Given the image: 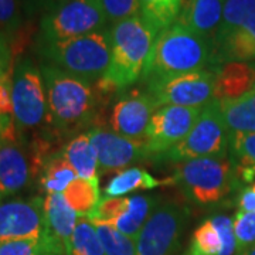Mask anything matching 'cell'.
Here are the masks:
<instances>
[{
  "label": "cell",
  "mask_w": 255,
  "mask_h": 255,
  "mask_svg": "<svg viewBox=\"0 0 255 255\" xmlns=\"http://www.w3.org/2000/svg\"><path fill=\"white\" fill-rule=\"evenodd\" d=\"M44 236L57 255H71V241L78 220L63 194H46L43 197Z\"/></svg>",
  "instance_id": "cell-16"
},
{
  "label": "cell",
  "mask_w": 255,
  "mask_h": 255,
  "mask_svg": "<svg viewBox=\"0 0 255 255\" xmlns=\"http://www.w3.org/2000/svg\"><path fill=\"white\" fill-rule=\"evenodd\" d=\"M238 255H255V246L247 248L243 253H238Z\"/></svg>",
  "instance_id": "cell-39"
},
{
  "label": "cell",
  "mask_w": 255,
  "mask_h": 255,
  "mask_svg": "<svg viewBox=\"0 0 255 255\" xmlns=\"http://www.w3.org/2000/svg\"><path fill=\"white\" fill-rule=\"evenodd\" d=\"M230 155L240 183L255 180V132L230 133Z\"/></svg>",
  "instance_id": "cell-23"
},
{
  "label": "cell",
  "mask_w": 255,
  "mask_h": 255,
  "mask_svg": "<svg viewBox=\"0 0 255 255\" xmlns=\"http://www.w3.org/2000/svg\"><path fill=\"white\" fill-rule=\"evenodd\" d=\"M107 21L102 0H65L43 16L40 41L87 36L104 30Z\"/></svg>",
  "instance_id": "cell-8"
},
{
  "label": "cell",
  "mask_w": 255,
  "mask_h": 255,
  "mask_svg": "<svg viewBox=\"0 0 255 255\" xmlns=\"http://www.w3.org/2000/svg\"><path fill=\"white\" fill-rule=\"evenodd\" d=\"M40 71L46 87V125L55 135H70L97 122L102 101L91 82L51 64H43Z\"/></svg>",
  "instance_id": "cell-1"
},
{
  "label": "cell",
  "mask_w": 255,
  "mask_h": 255,
  "mask_svg": "<svg viewBox=\"0 0 255 255\" xmlns=\"http://www.w3.org/2000/svg\"><path fill=\"white\" fill-rule=\"evenodd\" d=\"M230 130L223 117L221 104L211 101L203 107L201 114L190 133L179 145L170 149L157 162H187L201 157H227Z\"/></svg>",
  "instance_id": "cell-7"
},
{
  "label": "cell",
  "mask_w": 255,
  "mask_h": 255,
  "mask_svg": "<svg viewBox=\"0 0 255 255\" xmlns=\"http://www.w3.org/2000/svg\"><path fill=\"white\" fill-rule=\"evenodd\" d=\"M58 1H65V0H58Z\"/></svg>",
  "instance_id": "cell-40"
},
{
  "label": "cell",
  "mask_w": 255,
  "mask_h": 255,
  "mask_svg": "<svg viewBox=\"0 0 255 255\" xmlns=\"http://www.w3.org/2000/svg\"><path fill=\"white\" fill-rule=\"evenodd\" d=\"M172 183L190 201L207 206L227 197L240 182L234 164L227 157H201L177 164Z\"/></svg>",
  "instance_id": "cell-6"
},
{
  "label": "cell",
  "mask_w": 255,
  "mask_h": 255,
  "mask_svg": "<svg viewBox=\"0 0 255 255\" xmlns=\"http://www.w3.org/2000/svg\"><path fill=\"white\" fill-rule=\"evenodd\" d=\"M88 135L97 153L100 174L121 172L129 164L149 159L145 140L124 137L101 127L91 128Z\"/></svg>",
  "instance_id": "cell-13"
},
{
  "label": "cell",
  "mask_w": 255,
  "mask_h": 255,
  "mask_svg": "<svg viewBox=\"0 0 255 255\" xmlns=\"http://www.w3.org/2000/svg\"><path fill=\"white\" fill-rule=\"evenodd\" d=\"M233 226L238 253L255 246V213L237 211L233 220Z\"/></svg>",
  "instance_id": "cell-32"
},
{
  "label": "cell",
  "mask_w": 255,
  "mask_h": 255,
  "mask_svg": "<svg viewBox=\"0 0 255 255\" xmlns=\"http://www.w3.org/2000/svg\"><path fill=\"white\" fill-rule=\"evenodd\" d=\"M237 250L233 220L217 216L196 228L184 255H233Z\"/></svg>",
  "instance_id": "cell-17"
},
{
  "label": "cell",
  "mask_w": 255,
  "mask_h": 255,
  "mask_svg": "<svg viewBox=\"0 0 255 255\" xmlns=\"http://www.w3.org/2000/svg\"><path fill=\"white\" fill-rule=\"evenodd\" d=\"M67 204L78 216H91L101 203L100 180L77 177L63 193Z\"/></svg>",
  "instance_id": "cell-27"
},
{
  "label": "cell",
  "mask_w": 255,
  "mask_h": 255,
  "mask_svg": "<svg viewBox=\"0 0 255 255\" xmlns=\"http://www.w3.org/2000/svg\"><path fill=\"white\" fill-rule=\"evenodd\" d=\"M255 63V0H226L211 44V70L226 63Z\"/></svg>",
  "instance_id": "cell-5"
},
{
  "label": "cell",
  "mask_w": 255,
  "mask_h": 255,
  "mask_svg": "<svg viewBox=\"0 0 255 255\" xmlns=\"http://www.w3.org/2000/svg\"><path fill=\"white\" fill-rule=\"evenodd\" d=\"M226 0H183L176 23L190 28L210 44L217 34Z\"/></svg>",
  "instance_id": "cell-18"
},
{
  "label": "cell",
  "mask_w": 255,
  "mask_h": 255,
  "mask_svg": "<svg viewBox=\"0 0 255 255\" xmlns=\"http://www.w3.org/2000/svg\"><path fill=\"white\" fill-rule=\"evenodd\" d=\"M164 183H172V179L159 180L140 167H130V169H124L115 174L107 184L104 193L107 197H124L125 194L136 190L155 189Z\"/></svg>",
  "instance_id": "cell-22"
},
{
  "label": "cell",
  "mask_w": 255,
  "mask_h": 255,
  "mask_svg": "<svg viewBox=\"0 0 255 255\" xmlns=\"http://www.w3.org/2000/svg\"><path fill=\"white\" fill-rule=\"evenodd\" d=\"M189 217V210L166 203L147 219L136 240V255H170Z\"/></svg>",
  "instance_id": "cell-12"
},
{
  "label": "cell",
  "mask_w": 255,
  "mask_h": 255,
  "mask_svg": "<svg viewBox=\"0 0 255 255\" xmlns=\"http://www.w3.org/2000/svg\"><path fill=\"white\" fill-rule=\"evenodd\" d=\"M38 51L47 64L85 81L97 82L111 63L110 30L65 40L40 41Z\"/></svg>",
  "instance_id": "cell-4"
},
{
  "label": "cell",
  "mask_w": 255,
  "mask_h": 255,
  "mask_svg": "<svg viewBox=\"0 0 255 255\" xmlns=\"http://www.w3.org/2000/svg\"><path fill=\"white\" fill-rule=\"evenodd\" d=\"M153 206H155V200L147 196L128 197V209L125 210V213H122L118 219H115L108 224L114 226L119 233L135 241L147 221L150 211L153 210Z\"/></svg>",
  "instance_id": "cell-25"
},
{
  "label": "cell",
  "mask_w": 255,
  "mask_h": 255,
  "mask_svg": "<svg viewBox=\"0 0 255 255\" xmlns=\"http://www.w3.org/2000/svg\"><path fill=\"white\" fill-rule=\"evenodd\" d=\"M47 255H53V254H47Z\"/></svg>",
  "instance_id": "cell-41"
},
{
  "label": "cell",
  "mask_w": 255,
  "mask_h": 255,
  "mask_svg": "<svg viewBox=\"0 0 255 255\" xmlns=\"http://www.w3.org/2000/svg\"><path fill=\"white\" fill-rule=\"evenodd\" d=\"M21 26V13L18 0H0V34L16 36Z\"/></svg>",
  "instance_id": "cell-33"
},
{
  "label": "cell",
  "mask_w": 255,
  "mask_h": 255,
  "mask_svg": "<svg viewBox=\"0 0 255 255\" xmlns=\"http://www.w3.org/2000/svg\"><path fill=\"white\" fill-rule=\"evenodd\" d=\"M203 108L160 107L153 114L146 132L145 143L149 159L159 160L190 133Z\"/></svg>",
  "instance_id": "cell-11"
},
{
  "label": "cell",
  "mask_w": 255,
  "mask_h": 255,
  "mask_svg": "<svg viewBox=\"0 0 255 255\" xmlns=\"http://www.w3.org/2000/svg\"><path fill=\"white\" fill-rule=\"evenodd\" d=\"M214 84L216 73L201 70L147 82L146 92L159 108L166 105L203 108L214 101Z\"/></svg>",
  "instance_id": "cell-10"
},
{
  "label": "cell",
  "mask_w": 255,
  "mask_h": 255,
  "mask_svg": "<svg viewBox=\"0 0 255 255\" xmlns=\"http://www.w3.org/2000/svg\"><path fill=\"white\" fill-rule=\"evenodd\" d=\"M91 221L97 228V233L107 255H136V247L130 238L119 233L117 228L108 223L97 220Z\"/></svg>",
  "instance_id": "cell-30"
},
{
  "label": "cell",
  "mask_w": 255,
  "mask_h": 255,
  "mask_svg": "<svg viewBox=\"0 0 255 255\" xmlns=\"http://www.w3.org/2000/svg\"><path fill=\"white\" fill-rule=\"evenodd\" d=\"M13 68V64L11 61H4V60H0V78L4 75V74L10 71ZM0 142H1V132H0Z\"/></svg>",
  "instance_id": "cell-38"
},
{
  "label": "cell",
  "mask_w": 255,
  "mask_h": 255,
  "mask_svg": "<svg viewBox=\"0 0 255 255\" xmlns=\"http://www.w3.org/2000/svg\"><path fill=\"white\" fill-rule=\"evenodd\" d=\"M102 6L112 24L139 14V0H102Z\"/></svg>",
  "instance_id": "cell-34"
},
{
  "label": "cell",
  "mask_w": 255,
  "mask_h": 255,
  "mask_svg": "<svg viewBox=\"0 0 255 255\" xmlns=\"http://www.w3.org/2000/svg\"><path fill=\"white\" fill-rule=\"evenodd\" d=\"M214 73V100L221 104L243 98L255 85V63H226L217 67Z\"/></svg>",
  "instance_id": "cell-20"
},
{
  "label": "cell",
  "mask_w": 255,
  "mask_h": 255,
  "mask_svg": "<svg viewBox=\"0 0 255 255\" xmlns=\"http://www.w3.org/2000/svg\"><path fill=\"white\" fill-rule=\"evenodd\" d=\"M33 166L17 142H0V201L16 194L30 180Z\"/></svg>",
  "instance_id": "cell-19"
},
{
  "label": "cell",
  "mask_w": 255,
  "mask_h": 255,
  "mask_svg": "<svg viewBox=\"0 0 255 255\" xmlns=\"http://www.w3.org/2000/svg\"><path fill=\"white\" fill-rule=\"evenodd\" d=\"M11 98L18 136L46 124L47 97L43 75L28 58H21L13 67Z\"/></svg>",
  "instance_id": "cell-9"
},
{
  "label": "cell",
  "mask_w": 255,
  "mask_h": 255,
  "mask_svg": "<svg viewBox=\"0 0 255 255\" xmlns=\"http://www.w3.org/2000/svg\"><path fill=\"white\" fill-rule=\"evenodd\" d=\"M157 110V104L147 92L136 90L125 92L112 107L111 129L121 136L145 140L149 122Z\"/></svg>",
  "instance_id": "cell-14"
},
{
  "label": "cell",
  "mask_w": 255,
  "mask_h": 255,
  "mask_svg": "<svg viewBox=\"0 0 255 255\" xmlns=\"http://www.w3.org/2000/svg\"><path fill=\"white\" fill-rule=\"evenodd\" d=\"M77 177L73 166L64 159L60 150L48 156L41 166L40 187L46 194H63Z\"/></svg>",
  "instance_id": "cell-24"
},
{
  "label": "cell",
  "mask_w": 255,
  "mask_h": 255,
  "mask_svg": "<svg viewBox=\"0 0 255 255\" xmlns=\"http://www.w3.org/2000/svg\"><path fill=\"white\" fill-rule=\"evenodd\" d=\"M182 4L183 0H139V14L159 34L176 21Z\"/></svg>",
  "instance_id": "cell-28"
},
{
  "label": "cell",
  "mask_w": 255,
  "mask_h": 255,
  "mask_svg": "<svg viewBox=\"0 0 255 255\" xmlns=\"http://www.w3.org/2000/svg\"><path fill=\"white\" fill-rule=\"evenodd\" d=\"M201 70H211V44L174 21L156 36L142 80L147 84Z\"/></svg>",
  "instance_id": "cell-3"
},
{
  "label": "cell",
  "mask_w": 255,
  "mask_h": 255,
  "mask_svg": "<svg viewBox=\"0 0 255 255\" xmlns=\"http://www.w3.org/2000/svg\"><path fill=\"white\" fill-rule=\"evenodd\" d=\"M61 155L73 166L78 177L87 180H98V159L91 145L88 132L73 137L61 149Z\"/></svg>",
  "instance_id": "cell-21"
},
{
  "label": "cell",
  "mask_w": 255,
  "mask_h": 255,
  "mask_svg": "<svg viewBox=\"0 0 255 255\" xmlns=\"http://www.w3.org/2000/svg\"><path fill=\"white\" fill-rule=\"evenodd\" d=\"M128 209V197H107L101 200L98 207L88 216L90 220H97V221H104V223H111L115 219H118L122 213H125Z\"/></svg>",
  "instance_id": "cell-35"
},
{
  "label": "cell",
  "mask_w": 255,
  "mask_h": 255,
  "mask_svg": "<svg viewBox=\"0 0 255 255\" xmlns=\"http://www.w3.org/2000/svg\"><path fill=\"white\" fill-rule=\"evenodd\" d=\"M221 111L230 133L255 132V85L243 98L223 102Z\"/></svg>",
  "instance_id": "cell-26"
},
{
  "label": "cell",
  "mask_w": 255,
  "mask_h": 255,
  "mask_svg": "<svg viewBox=\"0 0 255 255\" xmlns=\"http://www.w3.org/2000/svg\"><path fill=\"white\" fill-rule=\"evenodd\" d=\"M71 255H107L97 228L87 216H78L71 241Z\"/></svg>",
  "instance_id": "cell-29"
},
{
  "label": "cell",
  "mask_w": 255,
  "mask_h": 255,
  "mask_svg": "<svg viewBox=\"0 0 255 255\" xmlns=\"http://www.w3.org/2000/svg\"><path fill=\"white\" fill-rule=\"evenodd\" d=\"M43 197L0 201V241L43 237Z\"/></svg>",
  "instance_id": "cell-15"
},
{
  "label": "cell",
  "mask_w": 255,
  "mask_h": 255,
  "mask_svg": "<svg viewBox=\"0 0 255 255\" xmlns=\"http://www.w3.org/2000/svg\"><path fill=\"white\" fill-rule=\"evenodd\" d=\"M55 254L51 243L43 237L28 238V240H10L0 241V255H47Z\"/></svg>",
  "instance_id": "cell-31"
},
{
  "label": "cell",
  "mask_w": 255,
  "mask_h": 255,
  "mask_svg": "<svg viewBox=\"0 0 255 255\" xmlns=\"http://www.w3.org/2000/svg\"><path fill=\"white\" fill-rule=\"evenodd\" d=\"M238 211L255 213V180L240 191L237 199Z\"/></svg>",
  "instance_id": "cell-36"
},
{
  "label": "cell",
  "mask_w": 255,
  "mask_h": 255,
  "mask_svg": "<svg viewBox=\"0 0 255 255\" xmlns=\"http://www.w3.org/2000/svg\"><path fill=\"white\" fill-rule=\"evenodd\" d=\"M111 63L107 73L95 82L101 101L124 91L142 77L157 36L140 14L122 20L110 28Z\"/></svg>",
  "instance_id": "cell-2"
},
{
  "label": "cell",
  "mask_w": 255,
  "mask_h": 255,
  "mask_svg": "<svg viewBox=\"0 0 255 255\" xmlns=\"http://www.w3.org/2000/svg\"><path fill=\"white\" fill-rule=\"evenodd\" d=\"M0 60L11 61V50L6 41V37H3L1 34H0Z\"/></svg>",
  "instance_id": "cell-37"
}]
</instances>
